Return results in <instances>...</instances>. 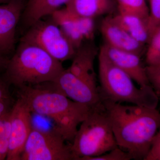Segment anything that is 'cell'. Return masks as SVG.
Here are the masks:
<instances>
[{"label": "cell", "mask_w": 160, "mask_h": 160, "mask_svg": "<svg viewBox=\"0 0 160 160\" xmlns=\"http://www.w3.org/2000/svg\"><path fill=\"white\" fill-rule=\"evenodd\" d=\"M100 30L106 41L105 44L110 47L134 52L141 56L145 54V45L132 38L115 21L113 17H107L103 19Z\"/></svg>", "instance_id": "4fadbf2b"}, {"label": "cell", "mask_w": 160, "mask_h": 160, "mask_svg": "<svg viewBox=\"0 0 160 160\" xmlns=\"http://www.w3.org/2000/svg\"><path fill=\"white\" fill-rule=\"evenodd\" d=\"M19 97L26 101L32 112L50 118L54 129L71 144L78 127L92 108L74 102L53 89L49 82L19 88Z\"/></svg>", "instance_id": "7a4b0ae2"}, {"label": "cell", "mask_w": 160, "mask_h": 160, "mask_svg": "<svg viewBox=\"0 0 160 160\" xmlns=\"http://www.w3.org/2000/svg\"><path fill=\"white\" fill-rule=\"evenodd\" d=\"M101 49L112 63L126 72L139 87L150 86L146 66H144L141 56L134 52L115 49L104 44Z\"/></svg>", "instance_id": "7c38bea8"}, {"label": "cell", "mask_w": 160, "mask_h": 160, "mask_svg": "<svg viewBox=\"0 0 160 160\" xmlns=\"http://www.w3.org/2000/svg\"><path fill=\"white\" fill-rule=\"evenodd\" d=\"M102 101L118 147L132 159L145 160L160 127V112L157 108Z\"/></svg>", "instance_id": "6da1fadb"}, {"label": "cell", "mask_w": 160, "mask_h": 160, "mask_svg": "<svg viewBox=\"0 0 160 160\" xmlns=\"http://www.w3.org/2000/svg\"><path fill=\"white\" fill-rule=\"evenodd\" d=\"M149 1V16L148 27L151 38L152 35L156 29L160 26V0Z\"/></svg>", "instance_id": "ffe728a7"}, {"label": "cell", "mask_w": 160, "mask_h": 160, "mask_svg": "<svg viewBox=\"0 0 160 160\" xmlns=\"http://www.w3.org/2000/svg\"><path fill=\"white\" fill-rule=\"evenodd\" d=\"M54 128L44 130L32 128L21 160H72L70 144Z\"/></svg>", "instance_id": "52a82bcc"}, {"label": "cell", "mask_w": 160, "mask_h": 160, "mask_svg": "<svg viewBox=\"0 0 160 160\" xmlns=\"http://www.w3.org/2000/svg\"><path fill=\"white\" fill-rule=\"evenodd\" d=\"M10 84L4 76H0V100L11 97L9 90Z\"/></svg>", "instance_id": "d4e9b609"}, {"label": "cell", "mask_w": 160, "mask_h": 160, "mask_svg": "<svg viewBox=\"0 0 160 160\" xmlns=\"http://www.w3.org/2000/svg\"><path fill=\"white\" fill-rule=\"evenodd\" d=\"M97 54L98 50L94 45L90 42L84 43L77 49L68 70L79 78L98 87L94 67Z\"/></svg>", "instance_id": "5bb4252c"}, {"label": "cell", "mask_w": 160, "mask_h": 160, "mask_svg": "<svg viewBox=\"0 0 160 160\" xmlns=\"http://www.w3.org/2000/svg\"><path fill=\"white\" fill-rule=\"evenodd\" d=\"M119 13L136 15L148 21L149 7L146 0H115Z\"/></svg>", "instance_id": "ac0fdd59"}, {"label": "cell", "mask_w": 160, "mask_h": 160, "mask_svg": "<svg viewBox=\"0 0 160 160\" xmlns=\"http://www.w3.org/2000/svg\"><path fill=\"white\" fill-rule=\"evenodd\" d=\"M70 0H28L24 7L23 20L30 27L47 16H51L60 7L66 5Z\"/></svg>", "instance_id": "2e32d148"}, {"label": "cell", "mask_w": 160, "mask_h": 160, "mask_svg": "<svg viewBox=\"0 0 160 160\" xmlns=\"http://www.w3.org/2000/svg\"><path fill=\"white\" fill-rule=\"evenodd\" d=\"M50 86L74 102L84 104L92 109L104 106L100 95L99 87L90 85L64 69Z\"/></svg>", "instance_id": "ba28073f"}, {"label": "cell", "mask_w": 160, "mask_h": 160, "mask_svg": "<svg viewBox=\"0 0 160 160\" xmlns=\"http://www.w3.org/2000/svg\"><path fill=\"white\" fill-rule=\"evenodd\" d=\"M10 112L8 113L7 115L4 117L0 119V136L2 132L3 129H4V126H5V123H6V120L10 114Z\"/></svg>", "instance_id": "4316f807"}, {"label": "cell", "mask_w": 160, "mask_h": 160, "mask_svg": "<svg viewBox=\"0 0 160 160\" xmlns=\"http://www.w3.org/2000/svg\"><path fill=\"white\" fill-rule=\"evenodd\" d=\"M132 158L128 152L118 147L102 155L87 158L84 160H130Z\"/></svg>", "instance_id": "7402d4cb"}, {"label": "cell", "mask_w": 160, "mask_h": 160, "mask_svg": "<svg viewBox=\"0 0 160 160\" xmlns=\"http://www.w3.org/2000/svg\"><path fill=\"white\" fill-rule=\"evenodd\" d=\"M64 69L62 62L38 46L21 42L8 59L3 76L19 88L54 82Z\"/></svg>", "instance_id": "3957f363"}, {"label": "cell", "mask_w": 160, "mask_h": 160, "mask_svg": "<svg viewBox=\"0 0 160 160\" xmlns=\"http://www.w3.org/2000/svg\"><path fill=\"white\" fill-rule=\"evenodd\" d=\"M98 58L102 100L157 108L159 98L151 86H136L131 77L112 62L101 49Z\"/></svg>", "instance_id": "277c9868"}, {"label": "cell", "mask_w": 160, "mask_h": 160, "mask_svg": "<svg viewBox=\"0 0 160 160\" xmlns=\"http://www.w3.org/2000/svg\"><path fill=\"white\" fill-rule=\"evenodd\" d=\"M65 6L69 12L75 15L94 19L112 13L117 4L115 0H70Z\"/></svg>", "instance_id": "9a60e30c"}, {"label": "cell", "mask_w": 160, "mask_h": 160, "mask_svg": "<svg viewBox=\"0 0 160 160\" xmlns=\"http://www.w3.org/2000/svg\"><path fill=\"white\" fill-rule=\"evenodd\" d=\"M146 48V66L160 65V26L152 35Z\"/></svg>", "instance_id": "d6986e66"}, {"label": "cell", "mask_w": 160, "mask_h": 160, "mask_svg": "<svg viewBox=\"0 0 160 160\" xmlns=\"http://www.w3.org/2000/svg\"><path fill=\"white\" fill-rule=\"evenodd\" d=\"M29 106L19 97L10 114L11 132L6 160H21L26 141L32 129V117Z\"/></svg>", "instance_id": "9c48e42d"}, {"label": "cell", "mask_w": 160, "mask_h": 160, "mask_svg": "<svg viewBox=\"0 0 160 160\" xmlns=\"http://www.w3.org/2000/svg\"><path fill=\"white\" fill-rule=\"evenodd\" d=\"M69 144L73 160L99 156L118 147L104 106L92 109Z\"/></svg>", "instance_id": "5b68a950"}, {"label": "cell", "mask_w": 160, "mask_h": 160, "mask_svg": "<svg viewBox=\"0 0 160 160\" xmlns=\"http://www.w3.org/2000/svg\"><path fill=\"white\" fill-rule=\"evenodd\" d=\"M24 0H9L0 5V53L11 52L15 43L16 29L22 14Z\"/></svg>", "instance_id": "8fae6325"}, {"label": "cell", "mask_w": 160, "mask_h": 160, "mask_svg": "<svg viewBox=\"0 0 160 160\" xmlns=\"http://www.w3.org/2000/svg\"><path fill=\"white\" fill-rule=\"evenodd\" d=\"M145 160H160V127L153 140L151 149Z\"/></svg>", "instance_id": "603a6c76"}, {"label": "cell", "mask_w": 160, "mask_h": 160, "mask_svg": "<svg viewBox=\"0 0 160 160\" xmlns=\"http://www.w3.org/2000/svg\"><path fill=\"white\" fill-rule=\"evenodd\" d=\"M8 59L6 58L4 55L0 53V70L5 69Z\"/></svg>", "instance_id": "484cf974"}, {"label": "cell", "mask_w": 160, "mask_h": 160, "mask_svg": "<svg viewBox=\"0 0 160 160\" xmlns=\"http://www.w3.org/2000/svg\"><path fill=\"white\" fill-rule=\"evenodd\" d=\"M51 16L76 49L94 38V19L78 16L65 7L58 9Z\"/></svg>", "instance_id": "30bf717a"}, {"label": "cell", "mask_w": 160, "mask_h": 160, "mask_svg": "<svg viewBox=\"0 0 160 160\" xmlns=\"http://www.w3.org/2000/svg\"><path fill=\"white\" fill-rule=\"evenodd\" d=\"M113 18L135 39L143 45L148 44L150 37L147 20L136 15L119 12Z\"/></svg>", "instance_id": "e0dca14e"}, {"label": "cell", "mask_w": 160, "mask_h": 160, "mask_svg": "<svg viewBox=\"0 0 160 160\" xmlns=\"http://www.w3.org/2000/svg\"><path fill=\"white\" fill-rule=\"evenodd\" d=\"M9 1V0H0V5L3 4V3L7 2Z\"/></svg>", "instance_id": "83f0119b"}, {"label": "cell", "mask_w": 160, "mask_h": 160, "mask_svg": "<svg viewBox=\"0 0 160 160\" xmlns=\"http://www.w3.org/2000/svg\"><path fill=\"white\" fill-rule=\"evenodd\" d=\"M159 100H160V98H159Z\"/></svg>", "instance_id": "f1b7e54d"}, {"label": "cell", "mask_w": 160, "mask_h": 160, "mask_svg": "<svg viewBox=\"0 0 160 160\" xmlns=\"http://www.w3.org/2000/svg\"><path fill=\"white\" fill-rule=\"evenodd\" d=\"M14 103H13L11 97L0 100V119L11 112Z\"/></svg>", "instance_id": "cb8c5ba5"}, {"label": "cell", "mask_w": 160, "mask_h": 160, "mask_svg": "<svg viewBox=\"0 0 160 160\" xmlns=\"http://www.w3.org/2000/svg\"><path fill=\"white\" fill-rule=\"evenodd\" d=\"M146 74L149 85L160 98V65L146 66Z\"/></svg>", "instance_id": "44dd1931"}, {"label": "cell", "mask_w": 160, "mask_h": 160, "mask_svg": "<svg viewBox=\"0 0 160 160\" xmlns=\"http://www.w3.org/2000/svg\"><path fill=\"white\" fill-rule=\"evenodd\" d=\"M20 41L38 46L62 62L72 59L77 50L52 19L39 20L29 27Z\"/></svg>", "instance_id": "8992f818"}]
</instances>
